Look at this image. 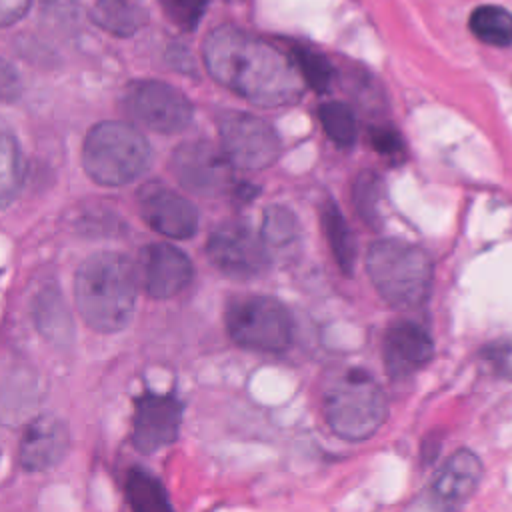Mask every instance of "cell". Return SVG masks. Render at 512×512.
I'll use <instances>...</instances> for the list:
<instances>
[{
	"mask_svg": "<svg viewBox=\"0 0 512 512\" xmlns=\"http://www.w3.org/2000/svg\"><path fill=\"white\" fill-rule=\"evenodd\" d=\"M262 238L266 242V246H286L292 244L296 240L298 234V222L294 218V214L284 208V206H270L264 212L262 218Z\"/></svg>",
	"mask_w": 512,
	"mask_h": 512,
	"instance_id": "25",
	"label": "cell"
},
{
	"mask_svg": "<svg viewBox=\"0 0 512 512\" xmlns=\"http://www.w3.org/2000/svg\"><path fill=\"white\" fill-rule=\"evenodd\" d=\"M434 354V344L428 332L414 322H398L384 336L386 372L402 380L424 368Z\"/></svg>",
	"mask_w": 512,
	"mask_h": 512,
	"instance_id": "14",
	"label": "cell"
},
{
	"mask_svg": "<svg viewBox=\"0 0 512 512\" xmlns=\"http://www.w3.org/2000/svg\"><path fill=\"white\" fill-rule=\"evenodd\" d=\"M222 152L240 170H262L274 164L280 154V140L274 128L246 112H226L218 120Z\"/></svg>",
	"mask_w": 512,
	"mask_h": 512,
	"instance_id": "7",
	"label": "cell"
},
{
	"mask_svg": "<svg viewBox=\"0 0 512 512\" xmlns=\"http://www.w3.org/2000/svg\"><path fill=\"white\" fill-rule=\"evenodd\" d=\"M292 62L306 86H310L316 92H326L330 88L334 70L328 58L310 48H296L292 52Z\"/></svg>",
	"mask_w": 512,
	"mask_h": 512,
	"instance_id": "22",
	"label": "cell"
},
{
	"mask_svg": "<svg viewBox=\"0 0 512 512\" xmlns=\"http://www.w3.org/2000/svg\"><path fill=\"white\" fill-rule=\"evenodd\" d=\"M320 122L324 132L336 142V144H352L356 138V118L352 110L344 102H326L320 106Z\"/></svg>",
	"mask_w": 512,
	"mask_h": 512,
	"instance_id": "24",
	"label": "cell"
},
{
	"mask_svg": "<svg viewBox=\"0 0 512 512\" xmlns=\"http://www.w3.org/2000/svg\"><path fill=\"white\" fill-rule=\"evenodd\" d=\"M68 448L66 424L54 416L32 422L20 444V464L26 470H46L64 456Z\"/></svg>",
	"mask_w": 512,
	"mask_h": 512,
	"instance_id": "15",
	"label": "cell"
},
{
	"mask_svg": "<svg viewBox=\"0 0 512 512\" xmlns=\"http://www.w3.org/2000/svg\"><path fill=\"white\" fill-rule=\"evenodd\" d=\"M484 358L488 360L494 372L512 380V342H500V344L488 346L484 350Z\"/></svg>",
	"mask_w": 512,
	"mask_h": 512,
	"instance_id": "28",
	"label": "cell"
},
{
	"mask_svg": "<svg viewBox=\"0 0 512 512\" xmlns=\"http://www.w3.org/2000/svg\"><path fill=\"white\" fill-rule=\"evenodd\" d=\"M208 258L226 276L250 280L266 272L270 254L268 246L254 228L246 222L232 220L220 224L208 238Z\"/></svg>",
	"mask_w": 512,
	"mask_h": 512,
	"instance_id": "8",
	"label": "cell"
},
{
	"mask_svg": "<svg viewBox=\"0 0 512 512\" xmlns=\"http://www.w3.org/2000/svg\"><path fill=\"white\" fill-rule=\"evenodd\" d=\"M92 20L108 34L128 38L148 22V12L140 0H96Z\"/></svg>",
	"mask_w": 512,
	"mask_h": 512,
	"instance_id": "17",
	"label": "cell"
},
{
	"mask_svg": "<svg viewBox=\"0 0 512 512\" xmlns=\"http://www.w3.org/2000/svg\"><path fill=\"white\" fill-rule=\"evenodd\" d=\"M372 146L384 154V156H402L404 154V142H402V136L394 130V128H372Z\"/></svg>",
	"mask_w": 512,
	"mask_h": 512,
	"instance_id": "27",
	"label": "cell"
},
{
	"mask_svg": "<svg viewBox=\"0 0 512 512\" xmlns=\"http://www.w3.org/2000/svg\"><path fill=\"white\" fill-rule=\"evenodd\" d=\"M152 152L144 134L132 124L108 120L92 126L82 146L86 174L102 186H122L142 176Z\"/></svg>",
	"mask_w": 512,
	"mask_h": 512,
	"instance_id": "3",
	"label": "cell"
},
{
	"mask_svg": "<svg viewBox=\"0 0 512 512\" xmlns=\"http://www.w3.org/2000/svg\"><path fill=\"white\" fill-rule=\"evenodd\" d=\"M202 56L216 82L256 106H288L302 96L304 82L294 62L242 30L230 26L212 30L204 40Z\"/></svg>",
	"mask_w": 512,
	"mask_h": 512,
	"instance_id": "1",
	"label": "cell"
},
{
	"mask_svg": "<svg viewBox=\"0 0 512 512\" xmlns=\"http://www.w3.org/2000/svg\"><path fill=\"white\" fill-rule=\"evenodd\" d=\"M368 276L378 294L392 306L422 304L432 286V262L428 254L402 240H378L366 256Z\"/></svg>",
	"mask_w": 512,
	"mask_h": 512,
	"instance_id": "4",
	"label": "cell"
},
{
	"mask_svg": "<svg viewBox=\"0 0 512 512\" xmlns=\"http://www.w3.org/2000/svg\"><path fill=\"white\" fill-rule=\"evenodd\" d=\"M126 494H128V502L134 510H142V512L170 510L168 498H166L160 482L142 470H132L128 474Z\"/></svg>",
	"mask_w": 512,
	"mask_h": 512,
	"instance_id": "21",
	"label": "cell"
},
{
	"mask_svg": "<svg viewBox=\"0 0 512 512\" xmlns=\"http://www.w3.org/2000/svg\"><path fill=\"white\" fill-rule=\"evenodd\" d=\"M136 274L152 298H172L192 280V264L176 246L156 242L140 252Z\"/></svg>",
	"mask_w": 512,
	"mask_h": 512,
	"instance_id": "12",
	"label": "cell"
},
{
	"mask_svg": "<svg viewBox=\"0 0 512 512\" xmlns=\"http://www.w3.org/2000/svg\"><path fill=\"white\" fill-rule=\"evenodd\" d=\"M322 226H324L330 250H332L338 266L346 274H350L354 268V260H356V242H354L352 230L348 228L340 208L332 200L324 202V206H322Z\"/></svg>",
	"mask_w": 512,
	"mask_h": 512,
	"instance_id": "18",
	"label": "cell"
},
{
	"mask_svg": "<svg viewBox=\"0 0 512 512\" xmlns=\"http://www.w3.org/2000/svg\"><path fill=\"white\" fill-rule=\"evenodd\" d=\"M172 170L184 188L204 196L220 194L232 182L230 160L222 148L204 140L182 144L172 156Z\"/></svg>",
	"mask_w": 512,
	"mask_h": 512,
	"instance_id": "10",
	"label": "cell"
},
{
	"mask_svg": "<svg viewBox=\"0 0 512 512\" xmlns=\"http://www.w3.org/2000/svg\"><path fill=\"white\" fill-rule=\"evenodd\" d=\"M32 6V0H0V28L22 20Z\"/></svg>",
	"mask_w": 512,
	"mask_h": 512,
	"instance_id": "30",
	"label": "cell"
},
{
	"mask_svg": "<svg viewBox=\"0 0 512 512\" xmlns=\"http://www.w3.org/2000/svg\"><path fill=\"white\" fill-rule=\"evenodd\" d=\"M470 30L492 46L512 44V14L502 6H480L470 16Z\"/></svg>",
	"mask_w": 512,
	"mask_h": 512,
	"instance_id": "20",
	"label": "cell"
},
{
	"mask_svg": "<svg viewBox=\"0 0 512 512\" xmlns=\"http://www.w3.org/2000/svg\"><path fill=\"white\" fill-rule=\"evenodd\" d=\"M24 178L22 154L14 132L0 120V206L8 204L20 190Z\"/></svg>",
	"mask_w": 512,
	"mask_h": 512,
	"instance_id": "19",
	"label": "cell"
},
{
	"mask_svg": "<svg viewBox=\"0 0 512 512\" xmlns=\"http://www.w3.org/2000/svg\"><path fill=\"white\" fill-rule=\"evenodd\" d=\"M124 106L138 124L162 134L180 132L192 120L190 100L178 88L160 80H136L128 84Z\"/></svg>",
	"mask_w": 512,
	"mask_h": 512,
	"instance_id": "9",
	"label": "cell"
},
{
	"mask_svg": "<svg viewBox=\"0 0 512 512\" xmlns=\"http://www.w3.org/2000/svg\"><path fill=\"white\" fill-rule=\"evenodd\" d=\"M388 414L382 388L362 368L350 370L326 394V420L344 440L360 442L378 432Z\"/></svg>",
	"mask_w": 512,
	"mask_h": 512,
	"instance_id": "5",
	"label": "cell"
},
{
	"mask_svg": "<svg viewBox=\"0 0 512 512\" xmlns=\"http://www.w3.org/2000/svg\"><path fill=\"white\" fill-rule=\"evenodd\" d=\"M138 204L148 226L166 238L184 240L198 230V212L194 204L164 184H146L138 194Z\"/></svg>",
	"mask_w": 512,
	"mask_h": 512,
	"instance_id": "11",
	"label": "cell"
},
{
	"mask_svg": "<svg viewBox=\"0 0 512 512\" xmlns=\"http://www.w3.org/2000/svg\"><path fill=\"white\" fill-rule=\"evenodd\" d=\"M230 338L248 350L282 352L292 342V318L282 302L270 296H242L228 304Z\"/></svg>",
	"mask_w": 512,
	"mask_h": 512,
	"instance_id": "6",
	"label": "cell"
},
{
	"mask_svg": "<svg viewBox=\"0 0 512 512\" xmlns=\"http://www.w3.org/2000/svg\"><path fill=\"white\" fill-rule=\"evenodd\" d=\"M354 206L358 214L370 224L376 226L380 222V202L384 198V184L378 174L362 172L354 182Z\"/></svg>",
	"mask_w": 512,
	"mask_h": 512,
	"instance_id": "23",
	"label": "cell"
},
{
	"mask_svg": "<svg viewBox=\"0 0 512 512\" xmlns=\"http://www.w3.org/2000/svg\"><path fill=\"white\" fill-rule=\"evenodd\" d=\"M182 420V404L174 396L142 394L136 402L132 444L144 454H152L178 436Z\"/></svg>",
	"mask_w": 512,
	"mask_h": 512,
	"instance_id": "13",
	"label": "cell"
},
{
	"mask_svg": "<svg viewBox=\"0 0 512 512\" xmlns=\"http://www.w3.org/2000/svg\"><path fill=\"white\" fill-rule=\"evenodd\" d=\"M166 16L182 30H194L204 16L208 0H160Z\"/></svg>",
	"mask_w": 512,
	"mask_h": 512,
	"instance_id": "26",
	"label": "cell"
},
{
	"mask_svg": "<svg viewBox=\"0 0 512 512\" xmlns=\"http://www.w3.org/2000/svg\"><path fill=\"white\" fill-rule=\"evenodd\" d=\"M136 290V268L118 252L92 254L76 272V306L84 322L96 332H116L130 322Z\"/></svg>",
	"mask_w": 512,
	"mask_h": 512,
	"instance_id": "2",
	"label": "cell"
},
{
	"mask_svg": "<svg viewBox=\"0 0 512 512\" xmlns=\"http://www.w3.org/2000/svg\"><path fill=\"white\" fill-rule=\"evenodd\" d=\"M22 92L20 76L14 70V66L0 58V100L2 102H14Z\"/></svg>",
	"mask_w": 512,
	"mask_h": 512,
	"instance_id": "29",
	"label": "cell"
},
{
	"mask_svg": "<svg viewBox=\"0 0 512 512\" xmlns=\"http://www.w3.org/2000/svg\"><path fill=\"white\" fill-rule=\"evenodd\" d=\"M482 480V464L470 450H458L452 454L438 472L432 494L442 506H460L478 488Z\"/></svg>",
	"mask_w": 512,
	"mask_h": 512,
	"instance_id": "16",
	"label": "cell"
}]
</instances>
